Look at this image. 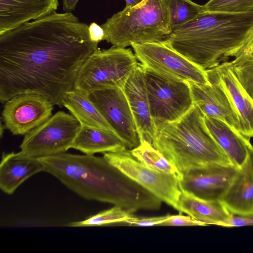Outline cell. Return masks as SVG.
<instances>
[{
    "instance_id": "cell-6",
    "label": "cell",
    "mask_w": 253,
    "mask_h": 253,
    "mask_svg": "<svg viewBox=\"0 0 253 253\" xmlns=\"http://www.w3.org/2000/svg\"><path fill=\"white\" fill-rule=\"evenodd\" d=\"M130 48L113 46L97 49L85 61L77 76L75 88L90 94L109 87H123L139 62Z\"/></svg>"
},
{
    "instance_id": "cell-22",
    "label": "cell",
    "mask_w": 253,
    "mask_h": 253,
    "mask_svg": "<svg viewBox=\"0 0 253 253\" xmlns=\"http://www.w3.org/2000/svg\"><path fill=\"white\" fill-rule=\"evenodd\" d=\"M71 148L84 154L118 152L127 149L124 141L113 131L81 124Z\"/></svg>"
},
{
    "instance_id": "cell-30",
    "label": "cell",
    "mask_w": 253,
    "mask_h": 253,
    "mask_svg": "<svg viewBox=\"0 0 253 253\" xmlns=\"http://www.w3.org/2000/svg\"><path fill=\"white\" fill-rule=\"evenodd\" d=\"M170 214L155 217H137L131 215L123 223L130 226H152L159 225L161 223L167 219Z\"/></svg>"
},
{
    "instance_id": "cell-9",
    "label": "cell",
    "mask_w": 253,
    "mask_h": 253,
    "mask_svg": "<svg viewBox=\"0 0 253 253\" xmlns=\"http://www.w3.org/2000/svg\"><path fill=\"white\" fill-rule=\"evenodd\" d=\"M81 126L71 114L58 111L25 135L20 152L38 158L65 153L71 148Z\"/></svg>"
},
{
    "instance_id": "cell-33",
    "label": "cell",
    "mask_w": 253,
    "mask_h": 253,
    "mask_svg": "<svg viewBox=\"0 0 253 253\" xmlns=\"http://www.w3.org/2000/svg\"><path fill=\"white\" fill-rule=\"evenodd\" d=\"M239 55L253 56V31L246 43L236 56Z\"/></svg>"
},
{
    "instance_id": "cell-34",
    "label": "cell",
    "mask_w": 253,
    "mask_h": 253,
    "mask_svg": "<svg viewBox=\"0 0 253 253\" xmlns=\"http://www.w3.org/2000/svg\"><path fill=\"white\" fill-rule=\"evenodd\" d=\"M79 0H63V9L66 12H71L76 7Z\"/></svg>"
},
{
    "instance_id": "cell-32",
    "label": "cell",
    "mask_w": 253,
    "mask_h": 253,
    "mask_svg": "<svg viewBox=\"0 0 253 253\" xmlns=\"http://www.w3.org/2000/svg\"><path fill=\"white\" fill-rule=\"evenodd\" d=\"M88 33L90 41L98 45L99 42L104 40V31L95 22H92L88 26Z\"/></svg>"
},
{
    "instance_id": "cell-4",
    "label": "cell",
    "mask_w": 253,
    "mask_h": 253,
    "mask_svg": "<svg viewBox=\"0 0 253 253\" xmlns=\"http://www.w3.org/2000/svg\"><path fill=\"white\" fill-rule=\"evenodd\" d=\"M151 144L181 173L213 165H235L209 132L196 105L178 120L159 128Z\"/></svg>"
},
{
    "instance_id": "cell-19",
    "label": "cell",
    "mask_w": 253,
    "mask_h": 253,
    "mask_svg": "<svg viewBox=\"0 0 253 253\" xmlns=\"http://www.w3.org/2000/svg\"><path fill=\"white\" fill-rule=\"evenodd\" d=\"M43 171L39 158L21 152L3 153L0 165V188L7 194H12L26 180Z\"/></svg>"
},
{
    "instance_id": "cell-25",
    "label": "cell",
    "mask_w": 253,
    "mask_h": 253,
    "mask_svg": "<svg viewBox=\"0 0 253 253\" xmlns=\"http://www.w3.org/2000/svg\"><path fill=\"white\" fill-rule=\"evenodd\" d=\"M173 29L184 24L204 12L203 5H199L192 0H164Z\"/></svg>"
},
{
    "instance_id": "cell-12",
    "label": "cell",
    "mask_w": 253,
    "mask_h": 253,
    "mask_svg": "<svg viewBox=\"0 0 253 253\" xmlns=\"http://www.w3.org/2000/svg\"><path fill=\"white\" fill-rule=\"evenodd\" d=\"M53 105L39 94L15 95L4 103L1 114L3 126L14 135H25L51 116Z\"/></svg>"
},
{
    "instance_id": "cell-5",
    "label": "cell",
    "mask_w": 253,
    "mask_h": 253,
    "mask_svg": "<svg viewBox=\"0 0 253 253\" xmlns=\"http://www.w3.org/2000/svg\"><path fill=\"white\" fill-rule=\"evenodd\" d=\"M104 40L114 46L165 41L172 31L164 0H143L125 7L102 24Z\"/></svg>"
},
{
    "instance_id": "cell-7",
    "label": "cell",
    "mask_w": 253,
    "mask_h": 253,
    "mask_svg": "<svg viewBox=\"0 0 253 253\" xmlns=\"http://www.w3.org/2000/svg\"><path fill=\"white\" fill-rule=\"evenodd\" d=\"M144 69L151 115L157 129L178 120L193 107L189 83L169 79Z\"/></svg>"
},
{
    "instance_id": "cell-10",
    "label": "cell",
    "mask_w": 253,
    "mask_h": 253,
    "mask_svg": "<svg viewBox=\"0 0 253 253\" xmlns=\"http://www.w3.org/2000/svg\"><path fill=\"white\" fill-rule=\"evenodd\" d=\"M103 157L130 178L177 210L181 194L180 177L148 168L132 156L130 150L105 153Z\"/></svg>"
},
{
    "instance_id": "cell-15",
    "label": "cell",
    "mask_w": 253,
    "mask_h": 253,
    "mask_svg": "<svg viewBox=\"0 0 253 253\" xmlns=\"http://www.w3.org/2000/svg\"><path fill=\"white\" fill-rule=\"evenodd\" d=\"M209 82L218 83L236 109L241 123V134L253 137V99L236 77L231 62L225 61L206 70Z\"/></svg>"
},
{
    "instance_id": "cell-18",
    "label": "cell",
    "mask_w": 253,
    "mask_h": 253,
    "mask_svg": "<svg viewBox=\"0 0 253 253\" xmlns=\"http://www.w3.org/2000/svg\"><path fill=\"white\" fill-rule=\"evenodd\" d=\"M221 201L232 213L253 212V146Z\"/></svg>"
},
{
    "instance_id": "cell-27",
    "label": "cell",
    "mask_w": 253,
    "mask_h": 253,
    "mask_svg": "<svg viewBox=\"0 0 253 253\" xmlns=\"http://www.w3.org/2000/svg\"><path fill=\"white\" fill-rule=\"evenodd\" d=\"M231 63L239 82L253 99V56L239 55Z\"/></svg>"
},
{
    "instance_id": "cell-16",
    "label": "cell",
    "mask_w": 253,
    "mask_h": 253,
    "mask_svg": "<svg viewBox=\"0 0 253 253\" xmlns=\"http://www.w3.org/2000/svg\"><path fill=\"white\" fill-rule=\"evenodd\" d=\"M123 89L134 120L139 140L145 139L151 143L157 129L151 115L144 69L140 63Z\"/></svg>"
},
{
    "instance_id": "cell-3",
    "label": "cell",
    "mask_w": 253,
    "mask_h": 253,
    "mask_svg": "<svg viewBox=\"0 0 253 253\" xmlns=\"http://www.w3.org/2000/svg\"><path fill=\"white\" fill-rule=\"evenodd\" d=\"M253 31V12L205 11L172 30L163 42L204 70L235 57Z\"/></svg>"
},
{
    "instance_id": "cell-24",
    "label": "cell",
    "mask_w": 253,
    "mask_h": 253,
    "mask_svg": "<svg viewBox=\"0 0 253 253\" xmlns=\"http://www.w3.org/2000/svg\"><path fill=\"white\" fill-rule=\"evenodd\" d=\"M130 150L132 156L138 161L153 170L181 177L182 173L152 144L145 139Z\"/></svg>"
},
{
    "instance_id": "cell-13",
    "label": "cell",
    "mask_w": 253,
    "mask_h": 253,
    "mask_svg": "<svg viewBox=\"0 0 253 253\" xmlns=\"http://www.w3.org/2000/svg\"><path fill=\"white\" fill-rule=\"evenodd\" d=\"M238 168L235 165H213L182 173L181 190L209 201H221Z\"/></svg>"
},
{
    "instance_id": "cell-31",
    "label": "cell",
    "mask_w": 253,
    "mask_h": 253,
    "mask_svg": "<svg viewBox=\"0 0 253 253\" xmlns=\"http://www.w3.org/2000/svg\"><path fill=\"white\" fill-rule=\"evenodd\" d=\"M248 225H253V212L244 214L232 213L230 219L223 226L238 227Z\"/></svg>"
},
{
    "instance_id": "cell-26",
    "label": "cell",
    "mask_w": 253,
    "mask_h": 253,
    "mask_svg": "<svg viewBox=\"0 0 253 253\" xmlns=\"http://www.w3.org/2000/svg\"><path fill=\"white\" fill-rule=\"evenodd\" d=\"M132 214L120 207H114L99 212L85 220L68 224L71 227L101 226L117 223H123Z\"/></svg>"
},
{
    "instance_id": "cell-29",
    "label": "cell",
    "mask_w": 253,
    "mask_h": 253,
    "mask_svg": "<svg viewBox=\"0 0 253 253\" xmlns=\"http://www.w3.org/2000/svg\"><path fill=\"white\" fill-rule=\"evenodd\" d=\"M161 226H206V223L197 220L190 216L182 214L170 215L165 221L161 223Z\"/></svg>"
},
{
    "instance_id": "cell-28",
    "label": "cell",
    "mask_w": 253,
    "mask_h": 253,
    "mask_svg": "<svg viewBox=\"0 0 253 253\" xmlns=\"http://www.w3.org/2000/svg\"><path fill=\"white\" fill-rule=\"evenodd\" d=\"M205 10L230 13L253 12V0H210L203 5Z\"/></svg>"
},
{
    "instance_id": "cell-1",
    "label": "cell",
    "mask_w": 253,
    "mask_h": 253,
    "mask_svg": "<svg viewBox=\"0 0 253 253\" xmlns=\"http://www.w3.org/2000/svg\"><path fill=\"white\" fill-rule=\"evenodd\" d=\"M97 45L88 26L72 12H54L0 35V102L32 93L63 106Z\"/></svg>"
},
{
    "instance_id": "cell-14",
    "label": "cell",
    "mask_w": 253,
    "mask_h": 253,
    "mask_svg": "<svg viewBox=\"0 0 253 253\" xmlns=\"http://www.w3.org/2000/svg\"><path fill=\"white\" fill-rule=\"evenodd\" d=\"M189 83L194 105L206 117L221 121L241 133V123L231 99L217 83Z\"/></svg>"
},
{
    "instance_id": "cell-21",
    "label": "cell",
    "mask_w": 253,
    "mask_h": 253,
    "mask_svg": "<svg viewBox=\"0 0 253 253\" xmlns=\"http://www.w3.org/2000/svg\"><path fill=\"white\" fill-rule=\"evenodd\" d=\"M177 211L187 213L207 225L223 226L232 215L221 201L204 200L183 190H181Z\"/></svg>"
},
{
    "instance_id": "cell-17",
    "label": "cell",
    "mask_w": 253,
    "mask_h": 253,
    "mask_svg": "<svg viewBox=\"0 0 253 253\" xmlns=\"http://www.w3.org/2000/svg\"><path fill=\"white\" fill-rule=\"evenodd\" d=\"M58 0H0V35L57 9Z\"/></svg>"
},
{
    "instance_id": "cell-35",
    "label": "cell",
    "mask_w": 253,
    "mask_h": 253,
    "mask_svg": "<svg viewBox=\"0 0 253 253\" xmlns=\"http://www.w3.org/2000/svg\"><path fill=\"white\" fill-rule=\"evenodd\" d=\"M143 0H125L126 3V7H133L140 2H141Z\"/></svg>"
},
{
    "instance_id": "cell-2",
    "label": "cell",
    "mask_w": 253,
    "mask_h": 253,
    "mask_svg": "<svg viewBox=\"0 0 253 253\" xmlns=\"http://www.w3.org/2000/svg\"><path fill=\"white\" fill-rule=\"evenodd\" d=\"M39 159L44 171L86 200L109 203L131 213L161 208L160 199L103 157L63 153Z\"/></svg>"
},
{
    "instance_id": "cell-23",
    "label": "cell",
    "mask_w": 253,
    "mask_h": 253,
    "mask_svg": "<svg viewBox=\"0 0 253 253\" xmlns=\"http://www.w3.org/2000/svg\"><path fill=\"white\" fill-rule=\"evenodd\" d=\"M62 105L81 124L114 131L85 91L74 88L67 94Z\"/></svg>"
},
{
    "instance_id": "cell-8",
    "label": "cell",
    "mask_w": 253,
    "mask_h": 253,
    "mask_svg": "<svg viewBox=\"0 0 253 253\" xmlns=\"http://www.w3.org/2000/svg\"><path fill=\"white\" fill-rule=\"evenodd\" d=\"M140 64L165 78L197 84H207L206 70L194 64L164 42L135 43L131 45Z\"/></svg>"
},
{
    "instance_id": "cell-11",
    "label": "cell",
    "mask_w": 253,
    "mask_h": 253,
    "mask_svg": "<svg viewBox=\"0 0 253 253\" xmlns=\"http://www.w3.org/2000/svg\"><path fill=\"white\" fill-rule=\"evenodd\" d=\"M101 115L114 131L132 149L139 144L134 120L122 88L109 87L89 94Z\"/></svg>"
},
{
    "instance_id": "cell-20",
    "label": "cell",
    "mask_w": 253,
    "mask_h": 253,
    "mask_svg": "<svg viewBox=\"0 0 253 253\" xmlns=\"http://www.w3.org/2000/svg\"><path fill=\"white\" fill-rule=\"evenodd\" d=\"M206 126L215 141L238 168L247 160L253 145L250 138L232 128L224 122L206 117Z\"/></svg>"
}]
</instances>
